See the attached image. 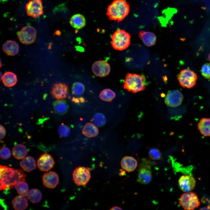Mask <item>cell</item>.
<instances>
[{
	"mask_svg": "<svg viewBox=\"0 0 210 210\" xmlns=\"http://www.w3.org/2000/svg\"><path fill=\"white\" fill-rule=\"evenodd\" d=\"M72 175L74 183L79 186L86 185L91 177L89 170L83 167L80 166L76 168L74 171Z\"/></svg>",
	"mask_w": 210,
	"mask_h": 210,
	"instance_id": "obj_8",
	"label": "cell"
},
{
	"mask_svg": "<svg viewBox=\"0 0 210 210\" xmlns=\"http://www.w3.org/2000/svg\"><path fill=\"white\" fill-rule=\"evenodd\" d=\"M55 111L59 115H63L67 111L69 106L65 100L61 99L54 102L53 104Z\"/></svg>",
	"mask_w": 210,
	"mask_h": 210,
	"instance_id": "obj_26",
	"label": "cell"
},
{
	"mask_svg": "<svg viewBox=\"0 0 210 210\" xmlns=\"http://www.w3.org/2000/svg\"><path fill=\"white\" fill-rule=\"evenodd\" d=\"M201 72L204 77L210 80V63L204 64L201 68Z\"/></svg>",
	"mask_w": 210,
	"mask_h": 210,
	"instance_id": "obj_35",
	"label": "cell"
},
{
	"mask_svg": "<svg viewBox=\"0 0 210 210\" xmlns=\"http://www.w3.org/2000/svg\"><path fill=\"white\" fill-rule=\"evenodd\" d=\"M20 41L23 44L28 45L32 44L35 41L36 37V29L31 26H27L22 27L17 33Z\"/></svg>",
	"mask_w": 210,
	"mask_h": 210,
	"instance_id": "obj_7",
	"label": "cell"
},
{
	"mask_svg": "<svg viewBox=\"0 0 210 210\" xmlns=\"http://www.w3.org/2000/svg\"><path fill=\"white\" fill-rule=\"evenodd\" d=\"M85 89L83 84L79 82L74 83L71 88L72 93L76 95H82L84 92Z\"/></svg>",
	"mask_w": 210,
	"mask_h": 210,
	"instance_id": "obj_31",
	"label": "cell"
},
{
	"mask_svg": "<svg viewBox=\"0 0 210 210\" xmlns=\"http://www.w3.org/2000/svg\"><path fill=\"white\" fill-rule=\"evenodd\" d=\"M208 59L209 62H210V52L208 56Z\"/></svg>",
	"mask_w": 210,
	"mask_h": 210,
	"instance_id": "obj_41",
	"label": "cell"
},
{
	"mask_svg": "<svg viewBox=\"0 0 210 210\" xmlns=\"http://www.w3.org/2000/svg\"><path fill=\"white\" fill-rule=\"evenodd\" d=\"M2 82L6 87H10L15 85L17 82L16 75L14 73L8 71L4 73L2 77Z\"/></svg>",
	"mask_w": 210,
	"mask_h": 210,
	"instance_id": "obj_25",
	"label": "cell"
},
{
	"mask_svg": "<svg viewBox=\"0 0 210 210\" xmlns=\"http://www.w3.org/2000/svg\"><path fill=\"white\" fill-rule=\"evenodd\" d=\"M130 10L129 5L125 0H114L108 6L106 14L109 20L119 22L127 15Z\"/></svg>",
	"mask_w": 210,
	"mask_h": 210,
	"instance_id": "obj_2",
	"label": "cell"
},
{
	"mask_svg": "<svg viewBox=\"0 0 210 210\" xmlns=\"http://www.w3.org/2000/svg\"><path fill=\"white\" fill-rule=\"evenodd\" d=\"M99 130L97 127L91 123H88L84 125L82 130V133L88 137H92L97 135Z\"/></svg>",
	"mask_w": 210,
	"mask_h": 210,
	"instance_id": "obj_27",
	"label": "cell"
},
{
	"mask_svg": "<svg viewBox=\"0 0 210 210\" xmlns=\"http://www.w3.org/2000/svg\"><path fill=\"white\" fill-rule=\"evenodd\" d=\"M196 185L195 178L189 174H185L181 176L178 181V185L180 189L184 192L192 190Z\"/></svg>",
	"mask_w": 210,
	"mask_h": 210,
	"instance_id": "obj_13",
	"label": "cell"
},
{
	"mask_svg": "<svg viewBox=\"0 0 210 210\" xmlns=\"http://www.w3.org/2000/svg\"><path fill=\"white\" fill-rule=\"evenodd\" d=\"M42 197V194L40 191L36 188L31 190L28 192L27 196V198L33 203L39 202Z\"/></svg>",
	"mask_w": 210,
	"mask_h": 210,
	"instance_id": "obj_28",
	"label": "cell"
},
{
	"mask_svg": "<svg viewBox=\"0 0 210 210\" xmlns=\"http://www.w3.org/2000/svg\"><path fill=\"white\" fill-rule=\"evenodd\" d=\"M148 154L150 158L153 160H157L162 158L160 151L156 148H153L150 149Z\"/></svg>",
	"mask_w": 210,
	"mask_h": 210,
	"instance_id": "obj_34",
	"label": "cell"
},
{
	"mask_svg": "<svg viewBox=\"0 0 210 210\" xmlns=\"http://www.w3.org/2000/svg\"><path fill=\"white\" fill-rule=\"evenodd\" d=\"M197 77L193 71L185 69L178 74L177 79L180 85L183 88H191L196 84Z\"/></svg>",
	"mask_w": 210,
	"mask_h": 210,
	"instance_id": "obj_5",
	"label": "cell"
},
{
	"mask_svg": "<svg viewBox=\"0 0 210 210\" xmlns=\"http://www.w3.org/2000/svg\"><path fill=\"white\" fill-rule=\"evenodd\" d=\"M25 181H20L18 182L14 186L18 194L20 195L25 196L29 192V188L27 184Z\"/></svg>",
	"mask_w": 210,
	"mask_h": 210,
	"instance_id": "obj_30",
	"label": "cell"
},
{
	"mask_svg": "<svg viewBox=\"0 0 210 210\" xmlns=\"http://www.w3.org/2000/svg\"><path fill=\"white\" fill-rule=\"evenodd\" d=\"M68 87L65 83H58L53 85L52 88V97L57 100L66 98L68 94Z\"/></svg>",
	"mask_w": 210,
	"mask_h": 210,
	"instance_id": "obj_15",
	"label": "cell"
},
{
	"mask_svg": "<svg viewBox=\"0 0 210 210\" xmlns=\"http://www.w3.org/2000/svg\"><path fill=\"white\" fill-rule=\"evenodd\" d=\"M13 208L16 210H24L26 209L28 206L27 199L22 195L15 197L12 201Z\"/></svg>",
	"mask_w": 210,
	"mask_h": 210,
	"instance_id": "obj_21",
	"label": "cell"
},
{
	"mask_svg": "<svg viewBox=\"0 0 210 210\" xmlns=\"http://www.w3.org/2000/svg\"><path fill=\"white\" fill-rule=\"evenodd\" d=\"M110 210H122V209L118 206H115L112 207Z\"/></svg>",
	"mask_w": 210,
	"mask_h": 210,
	"instance_id": "obj_39",
	"label": "cell"
},
{
	"mask_svg": "<svg viewBox=\"0 0 210 210\" xmlns=\"http://www.w3.org/2000/svg\"><path fill=\"white\" fill-rule=\"evenodd\" d=\"M11 156V152L8 147L4 146L1 148L0 151L1 158L4 160L9 158Z\"/></svg>",
	"mask_w": 210,
	"mask_h": 210,
	"instance_id": "obj_36",
	"label": "cell"
},
{
	"mask_svg": "<svg viewBox=\"0 0 210 210\" xmlns=\"http://www.w3.org/2000/svg\"><path fill=\"white\" fill-rule=\"evenodd\" d=\"M183 98V94L178 90L169 91L165 98V104L171 107H177L181 104Z\"/></svg>",
	"mask_w": 210,
	"mask_h": 210,
	"instance_id": "obj_12",
	"label": "cell"
},
{
	"mask_svg": "<svg viewBox=\"0 0 210 210\" xmlns=\"http://www.w3.org/2000/svg\"><path fill=\"white\" fill-rule=\"evenodd\" d=\"M42 181L46 187L54 188L59 183V178L57 174L55 172L50 171L44 174L42 176Z\"/></svg>",
	"mask_w": 210,
	"mask_h": 210,
	"instance_id": "obj_16",
	"label": "cell"
},
{
	"mask_svg": "<svg viewBox=\"0 0 210 210\" xmlns=\"http://www.w3.org/2000/svg\"><path fill=\"white\" fill-rule=\"evenodd\" d=\"M131 36L124 30L116 31L111 36V45L116 50H122L126 49L130 44Z\"/></svg>",
	"mask_w": 210,
	"mask_h": 210,
	"instance_id": "obj_4",
	"label": "cell"
},
{
	"mask_svg": "<svg viewBox=\"0 0 210 210\" xmlns=\"http://www.w3.org/2000/svg\"><path fill=\"white\" fill-rule=\"evenodd\" d=\"M93 120L95 124L99 127L104 126L106 123V118L104 115L100 113H97L94 116Z\"/></svg>",
	"mask_w": 210,
	"mask_h": 210,
	"instance_id": "obj_32",
	"label": "cell"
},
{
	"mask_svg": "<svg viewBox=\"0 0 210 210\" xmlns=\"http://www.w3.org/2000/svg\"><path fill=\"white\" fill-rule=\"evenodd\" d=\"M2 49L4 52L7 55L14 56L18 53L19 46L15 41L9 40L3 44Z\"/></svg>",
	"mask_w": 210,
	"mask_h": 210,
	"instance_id": "obj_18",
	"label": "cell"
},
{
	"mask_svg": "<svg viewBox=\"0 0 210 210\" xmlns=\"http://www.w3.org/2000/svg\"><path fill=\"white\" fill-rule=\"evenodd\" d=\"M139 166L138 175V181L144 184L149 183L152 178L150 164L148 161H143Z\"/></svg>",
	"mask_w": 210,
	"mask_h": 210,
	"instance_id": "obj_9",
	"label": "cell"
},
{
	"mask_svg": "<svg viewBox=\"0 0 210 210\" xmlns=\"http://www.w3.org/2000/svg\"><path fill=\"white\" fill-rule=\"evenodd\" d=\"M179 204L185 210H192L197 208L200 206V202L195 193L189 192L181 195Z\"/></svg>",
	"mask_w": 210,
	"mask_h": 210,
	"instance_id": "obj_6",
	"label": "cell"
},
{
	"mask_svg": "<svg viewBox=\"0 0 210 210\" xmlns=\"http://www.w3.org/2000/svg\"><path fill=\"white\" fill-rule=\"evenodd\" d=\"M122 168L128 172L134 170L137 166V160L134 158L130 156L124 157L121 161Z\"/></svg>",
	"mask_w": 210,
	"mask_h": 210,
	"instance_id": "obj_17",
	"label": "cell"
},
{
	"mask_svg": "<svg viewBox=\"0 0 210 210\" xmlns=\"http://www.w3.org/2000/svg\"><path fill=\"white\" fill-rule=\"evenodd\" d=\"M26 10L27 15L36 18L42 15L43 13V6L41 0H29L26 5Z\"/></svg>",
	"mask_w": 210,
	"mask_h": 210,
	"instance_id": "obj_10",
	"label": "cell"
},
{
	"mask_svg": "<svg viewBox=\"0 0 210 210\" xmlns=\"http://www.w3.org/2000/svg\"><path fill=\"white\" fill-rule=\"evenodd\" d=\"M70 23L74 28L80 29L84 27L86 24V20L84 16L80 14L73 15L70 18Z\"/></svg>",
	"mask_w": 210,
	"mask_h": 210,
	"instance_id": "obj_20",
	"label": "cell"
},
{
	"mask_svg": "<svg viewBox=\"0 0 210 210\" xmlns=\"http://www.w3.org/2000/svg\"><path fill=\"white\" fill-rule=\"evenodd\" d=\"M38 168L41 171L48 172L54 167L55 162L52 156L45 153L41 155L37 160Z\"/></svg>",
	"mask_w": 210,
	"mask_h": 210,
	"instance_id": "obj_14",
	"label": "cell"
},
{
	"mask_svg": "<svg viewBox=\"0 0 210 210\" xmlns=\"http://www.w3.org/2000/svg\"><path fill=\"white\" fill-rule=\"evenodd\" d=\"M139 36L144 43L148 47L152 46L155 44L156 37L152 32L142 31L140 32Z\"/></svg>",
	"mask_w": 210,
	"mask_h": 210,
	"instance_id": "obj_19",
	"label": "cell"
},
{
	"mask_svg": "<svg viewBox=\"0 0 210 210\" xmlns=\"http://www.w3.org/2000/svg\"><path fill=\"white\" fill-rule=\"evenodd\" d=\"M115 92L110 89H106L102 91L100 93L99 96L103 101L110 102L116 97Z\"/></svg>",
	"mask_w": 210,
	"mask_h": 210,
	"instance_id": "obj_29",
	"label": "cell"
},
{
	"mask_svg": "<svg viewBox=\"0 0 210 210\" xmlns=\"http://www.w3.org/2000/svg\"><path fill=\"white\" fill-rule=\"evenodd\" d=\"M92 70L96 76L102 77L109 74L111 70L109 64L104 60H99L95 62L92 67Z\"/></svg>",
	"mask_w": 210,
	"mask_h": 210,
	"instance_id": "obj_11",
	"label": "cell"
},
{
	"mask_svg": "<svg viewBox=\"0 0 210 210\" xmlns=\"http://www.w3.org/2000/svg\"><path fill=\"white\" fill-rule=\"evenodd\" d=\"M58 132L60 136L62 137H66L69 136L70 133L69 128L63 123L59 126Z\"/></svg>",
	"mask_w": 210,
	"mask_h": 210,
	"instance_id": "obj_33",
	"label": "cell"
},
{
	"mask_svg": "<svg viewBox=\"0 0 210 210\" xmlns=\"http://www.w3.org/2000/svg\"><path fill=\"white\" fill-rule=\"evenodd\" d=\"M142 76L136 74L128 73L125 76L123 88L129 92L136 93L145 88V80Z\"/></svg>",
	"mask_w": 210,
	"mask_h": 210,
	"instance_id": "obj_3",
	"label": "cell"
},
{
	"mask_svg": "<svg viewBox=\"0 0 210 210\" xmlns=\"http://www.w3.org/2000/svg\"><path fill=\"white\" fill-rule=\"evenodd\" d=\"M21 167L25 171L29 172L36 169V162L32 156H28L24 158L20 162Z\"/></svg>",
	"mask_w": 210,
	"mask_h": 210,
	"instance_id": "obj_23",
	"label": "cell"
},
{
	"mask_svg": "<svg viewBox=\"0 0 210 210\" xmlns=\"http://www.w3.org/2000/svg\"><path fill=\"white\" fill-rule=\"evenodd\" d=\"M0 139H1L5 136L6 134V131L4 127L1 125H0Z\"/></svg>",
	"mask_w": 210,
	"mask_h": 210,
	"instance_id": "obj_38",
	"label": "cell"
},
{
	"mask_svg": "<svg viewBox=\"0 0 210 210\" xmlns=\"http://www.w3.org/2000/svg\"><path fill=\"white\" fill-rule=\"evenodd\" d=\"M26 175L21 169H15L0 165V190H5L12 188L18 182L25 181Z\"/></svg>",
	"mask_w": 210,
	"mask_h": 210,
	"instance_id": "obj_1",
	"label": "cell"
},
{
	"mask_svg": "<svg viewBox=\"0 0 210 210\" xmlns=\"http://www.w3.org/2000/svg\"><path fill=\"white\" fill-rule=\"evenodd\" d=\"M197 127L202 135L206 136H210V118H202L199 122Z\"/></svg>",
	"mask_w": 210,
	"mask_h": 210,
	"instance_id": "obj_22",
	"label": "cell"
},
{
	"mask_svg": "<svg viewBox=\"0 0 210 210\" xmlns=\"http://www.w3.org/2000/svg\"><path fill=\"white\" fill-rule=\"evenodd\" d=\"M7 0H0V2H2V3H4L5 2L7 1Z\"/></svg>",
	"mask_w": 210,
	"mask_h": 210,
	"instance_id": "obj_40",
	"label": "cell"
},
{
	"mask_svg": "<svg viewBox=\"0 0 210 210\" xmlns=\"http://www.w3.org/2000/svg\"><path fill=\"white\" fill-rule=\"evenodd\" d=\"M72 101L75 103L80 104L83 103L85 102L84 99L83 97H73L72 99Z\"/></svg>",
	"mask_w": 210,
	"mask_h": 210,
	"instance_id": "obj_37",
	"label": "cell"
},
{
	"mask_svg": "<svg viewBox=\"0 0 210 210\" xmlns=\"http://www.w3.org/2000/svg\"><path fill=\"white\" fill-rule=\"evenodd\" d=\"M27 153L26 146L20 144L15 145L13 148L12 154L13 156L18 160H21L25 158Z\"/></svg>",
	"mask_w": 210,
	"mask_h": 210,
	"instance_id": "obj_24",
	"label": "cell"
}]
</instances>
